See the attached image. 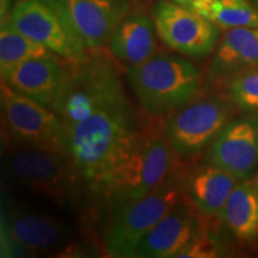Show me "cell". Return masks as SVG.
Wrapping results in <instances>:
<instances>
[{
	"mask_svg": "<svg viewBox=\"0 0 258 258\" xmlns=\"http://www.w3.org/2000/svg\"><path fill=\"white\" fill-rule=\"evenodd\" d=\"M124 82L108 56L91 54L69 63L51 106L62 124L61 152L73 182L105 199L143 135Z\"/></svg>",
	"mask_w": 258,
	"mask_h": 258,
	"instance_id": "cell-1",
	"label": "cell"
},
{
	"mask_svg": "<svg viewBox=\"0 0 258 258\" xmlns=\"http://www.w3.org/2000/svg\"><path fill=\"white\" fill-rule=\"evenodd\" d=\"M124 80L147 115L164 116L194 99L201 73L184 55L156 53L143 63L127 66Z\"/></svg>",
	"mask_w": 258,
	"mask_h": 258,
	"instance_id": "cell-2",
	"label": "cell"
},
{
	"mask_svg": "<svg viewBox=\"0 0 258 258\" xmlns=\"http://www.w3.org/2000/svg\"><path fill=\"white\" fill-rule=\"evenodd\" d=\"M182 182L175 172L165 183L144 198L114 205L110 225L104 238L108 256L132 258L152 228L180 202Z\"/></svg>",
	"mask_w": 258,
	"mask_h": 258,
	"instance_id": "cell-3",
	"label": "cell"
},
{
	"mask_svg": "<svg viewBox=\"0 0 258 258\" xmlns=\"http://www.w3.org/2000/svg\"><path fill=\"white\" fill-rule=\"evenodd\" d=\"M9 18L18 30L64 61L79 62L89 55L61 0H19Z\"/></svg>",
	"mask_w": 258,
	"mask_h": 258,
	"instance_id": "cell-4",
	"label": "cell"
},
{
	"mask_svg": "<svg viewBox=\"0 0 258 258\" xmlns=\"http://www.w3.org/2000/svg\"><path fill=\"white\" fill-rule=\"evenodd\" d=\"M5 170L22 188L56 202L66 200L74 183L66 157L49 147L15 143L6 153Z\"/></svg>",
	"mask_w": 258,
	"mask_h": 258,
	"instance_id": "cell-5",
	"label": "cell"
},
{
	"mask_svg": "<svg viewBox=\"0 0 258 258\" xmlns=\"http://www.w3.org/2000/svg\"><path fill=\"white\" fill-rule=\"evenodd\" d=\"M231 116L232 106L221 97L191 99L169 114L164 135L176 156L190 158L211 146L230 122Z\"/></svg>",
	"mask_w": 258,
	"mask_h": 258,
	"instance_id": "cell-6",
	"label": "cell"
},
{
	"mask_svg": "<svg viewBox=\"0 0 258 258\" xmlns=\"http://www.w3.org/2000/svg\"><path fill=\"white\" fill-rule=\"evenodd\" d=\"M176 153L164 134H143L116 180L109 201H134L152 192L175 172Z\"/></svg>",
	"mask_w": 258,
	"mask_h": 258,
	"instance_id": "cell-7",
	"label": "cell"
},
{
	"mask_svg": "<svg viewBox=\"0 0 258 258\" xmlns=\"http://www.w3.org/2000/svg\"><path fill=\"white\" fill-rule=\"evenodd\" d=\"M69 231L46 213L8 202L2 208V257L42 254L59 247Z\"/></svg>",
	"mask_w": 258,
	"mask_h": 258,
	"instance_id": "cell-8",
	"label": "cell"
},
{
	"mask_svg": "<svg viewBox=\"0 0 258 258\" xmlns=\"http://www.w3.org/2000/svg\"><path fill=\"white\" fill-rule=\"evenodd\" d=\"M152 18L160 40L180 55L201 59L218 46L220 28L211 19L172 0L158 2Z\"/></svg>",
	"mask_w": 258,
	"mask_h": 258,
	"instance_id": "cell-9",
	"label": "cell"
},
{
	"mask_svg": "<svg viewBox=\"0 0 258 258\" xmlns=\"http://www.w3.org/2000/svg\"><path fill=\"white\" fill-rule=\"evenodd\" d=\"M0 96L6 128L15 143L49 147L61 152L62 124L55 112L16 92L3 80Z\"/></svg>",
	"mask_w": 258,
	"mask_h": 258,
	"instance_id": "cell-10",
	"label": "cell"
},
{
	"mask_svg": "<svg viewBox=\"0 0 258 258\" xmlns=\"http://www.w3.org/2000/svg\"><path fill=\"white\" fill-rule=\"evenodd\" d=\"M207 161L238 179H247L258 166V120L230 121L208 147Z\"/></svg>",
	"mask_w": 258,
	"mask_h": 258,
	"instance_id": "cell-11",
	"label": "cell"
},
{
	"mask_svg": "<svg viewBox=\"0 0 258 258\" xmlns=\"http://www.w3.org/2000/svg\"><path fill=\"white\" fill-rule=\"evenodd\" d=\"M62 60L50 51L12 67L2 74V80L16 92L51 109L69 73L70 62Z\"/></svg>",
	"mask_w": 258,
	"mask_h": 258,
	"instance_id": "cell-12",
	"label": "cell"
},
{
	"mask_svg": "<svg viewBox=\"0 0 258 258\" xmlns=\"http://www.w3.org/2000/svg\"><path fill=\"white\" fill-rule=\"evenodd\" d=\"M89 50L108 46L115 28L132 12L131 0H61Z\"/></svg>",
	"mask_w": 258,
	"mask_h": 258,
	"instance_id": "cell-13",
	"label": "cell"
},
{
	"mask_svg": "<svg viewBox=\"0 0 258 258\" xmlns=\"http://www.w3.org/2000/svg\"><path fill=\"white\" fill-rule=\"evenodd\" d=\"M201 231V222L192 209L186 203L178 202L145 237L135 257H177Z\"/></svg>",
	"mask_w": 258,
	"mask_h": 258,
	"instance_id": "cell-14",
	"label": "cell"
},
{
	"mask_svg": "<svg viewBox=\"0 0 258 258\" xmlns=\"http://www.w3.org/2000/svg\"><path fill=\"white\" fill-rule=\"evenodd\" d=\"M157 35L153 18L134 11L115 28L108 48L117 61L125 66H137L157 53Z\"/></svg>",
	"mask_w": 258,
	"mask_h": 258,
	"instance_id": "cell-15",
	"label": "cell"
},
{
	"mask_svg": "<svg viewBox=\"0 0 258 258\" xmlns=\"http://www.w3.org/2000/svg\"><path fill=\"white\" fill-rule=\"evenodd\" d=\"M258 66V29H228L219 41L209 72L213 77H230Z\"/></svg>",
	"mask_w": 258,
	"mask_h": 258,
	"instance_id": "cell-16",
	"label": "cell"
},
{
	"mask_svg": "<svg viewBox=\"0 0 258 258\" xmlns=\"http://www.w3.org/2000/svg\"><path fill=\"white\" fill-rule=\"evenodd\" d=\"M239 179L227 171L208 164L199 169L189 180V199L202 214L219 215Z\"/></svg>",
	"mask_w": 258,
	"mask_h": 258,
	"instance_id": "cell-17",
	"label": "cell"
},
{
	"mask_svg": "<svg viewBox=\"0 0 258 258\" xmlns=\"http://www.w3.org/2000/svg\"><path fill=\"white\" fill-rule=\"evenodd\" d=\"M219 217L238 239L258 238V191L253 180L240 179L222 207Z\"/></svg>",
	"mask_w": 258,
	"mask_h": 258,
	"instance_id": "cell-18",
	"label": "cell"
},
{
	"mask_svg": "<svg viewBox=\"0 0 258 258\" xmlns=\"http://www.w3.org/2000/svg\"><path fill=\"white\" fill-rule=\"evenodd\" d=\"M50 53L46 47L18 30L6 17L0 27V71L2 74L29 59Z\"/></svg>",
	"mask_w": 258,
	"mask_h": 258,
	"instance_id": "cell-19",
	"label": "cell"
},
{
	"mask_svg": "<svg viewBox=\"0 0 258 258\" xmlns=\"http://www.w3.org/2000/svg\"><path fill=\"white\" fill-rule=\"evenodd\" d=\"M209 19L220 29H258V9L247 0H213Z\"/></svg>",
	"mask_w": 258,
	"mask_h": 258,
	"instance_id": "cell-20",
	"label": "cell"
},
{
	"mask_svg": "<svg viewBox=\"0 0 258 258\" xmlns=\"http://www.w3.org/2000/svg\"><path fill=\"white\" fill-rule=\"evenodd\" d=\"M228 97L238 108L258 115V66L227 77Z\"/></svg>",
	"mask_w": 258,
	"mask_h": 258,
	"instance_id": "cell-21",
	"label": "cell"
},
{
	"mask_svg": "<svg viewBox=\"0 0 258 258\" xmlns=\"http://www.w3.org/2000/svg\"><path fill=\"white\" fill-rule=\"evenodd\" d=\"M218 256V250L215 247L214 241H213L208 235L200 233L198 237L194 239L191 243L186 245L177 257H215Z\"/></svg>",
	"mask_w": 258,
	"mask_h": 258,
	"instance_id": "cell-22",
	"label": "cell"
},
{
	"mask_svg": "<svg viewBox=\"0 0 258 258\" xmlns=\"http://www.w3.org/2000/svg\"><path fill=\"white\" fill-rule=\"evenodd\" d=\"M172 2L182 6H185V8L198 12V14L202 15L203 17L208 19L209 16H211L213 0H172Z\"/></svg>",
	"mask_w": 258,
	"mask_h": 258,
	"instance_id": "cell-23",
	"label": "cell"
},
{
	"mask_svg": "<svg viewBox=\"0 0 258 258\" xmlns=\"http://www.w3.org/2000/svg\"><path fill=\"white\" fill-rule=\"evenodd\" d=\"M253 183H254V185H256V189H257V191H258V175H257L256 177H254Z\"/></svg>",
	"mask_w": 258,
	"mask_h": 258,
	"instance_id": "cell-24",
	"label": "cell"
},
{
	"mask_svg": "<svg viewBox=\"0 0 258 258\" xmlns=\"http://www.w3.org/2000/svg\"><path fill=\"white\" fill-rule=\"evenodd\" d=\"M254 3H256V5H257V9H258V0H254Z\"/></svg>",
	"mask_w": 258,
	"mask_h": 258,
	"instance_id": "cell-25",
	"label": "cell"
}]
</instances>
